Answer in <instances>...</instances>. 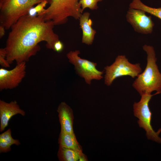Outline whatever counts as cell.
I'll list each match as a JSON object with an SVG mask.
<instances>
[{"instance_id": "obj_1", "label": "cell", "mask_w": 161, "mask_h": 161, "mask_svg": "<svg viewBox=\"0 0 161 161\" xmlns=\"http://www.w3.org/2000/svg\"><path fill=\"white\" fill-rule=\"evenodd\" d=\"M54 26L52 21H46L41 16L27 14L20 18L11 26L4 48L9 64L28 61L39 51V43L43 41L47 48L53 49L54 43L59 40L53 31Z\"/></svg>"}, {"instance_id": "obj_2", "label": "cell", "mask_w": 161, "mask_h": 161, "mask_svg": "<svg viewBox=\"0 0 161 161\" xmlns=\"http://www.w3.org/2000/svg\"><path fill=\"white\" fill-rule=\"evenodd\" d=\"M143 49L147 55V64L143 71L136 77L132 84L133 88L141 95L156 91L161 93V73L156 64L157 58L153 47L145 45Z\"/></svg>"}, {"instance_id": "obj_3", "label": "cell", "mask_w": 161, "mask_h": 161, "mask_svg": "<svg viewBox=\"0 0 161 161\" xmlns=\"http://www.w3.org/2000/svg\"><path fill=\"white\" fill-rule=\"evenodd\" d=\"M79 1L51 0L49 7L38 16H42L46 21H52L55 25L65 24L69 17L79 20L83 11Z\"/></svg>"}, {"instance_id": "obj_4", "label": "cell", "mask_w": 161, "mask_h": 161, "mask_svg": "<svg viewBox=\"0 0 161 161\" xmlns=\"http://www.w3.org/2000/svg\"><path fill=\"white\" fill-rule=\"evenodd\" d=\"M51 0H0V23L7 30L30 9L43 1Z\"/></svg>"}, {"instance_id": "obj_5", "label": "cell", "mask_w": 161, "mask_h": 161, "mask_svg": "<svg viewBox=\"0 0 161 161\" xmlns=\"http://www.w3.org/2000/svg\"><path fill=\"white\" fill-rule=\"evenodd\" d=\"M159 94L156 92L154 95L147 93L142 94L140 100L134 102L133 105V111L134 116L139 119L138 123L141 128L146 132V135L148 139L159 143H161V138L159 135L161 132V129L155 132L151 125V113L149 107V103L151 97Z\"/></svg>"}, {"instance_id": "obj_6", "label": "cell", "mask_w": 161, "mask_h": 161, "mask_svg": "<svg viewBox=\"0 0 161 161\" xmlns=\"http://www.w3.org/2000/svg\"><path fill=\"white\" fill-rule=\"evenodd\" d=\"M104 69V83L108 86L118 78L129 76L134 78L142 72L140 64L130 63L124 55L118 56L114 62L105 67Z\"/></svg>"}, {"instance_id": "obj_7", "label": "cell", "mask_w": 161, "mask_h": 161, "mask_svg": "<svg viewBox=\"0 0 161 161\" xmlns=\"http://www.w3.org/2000/svg\"><path fill=\"white\" fill-rule=\"evenodd\" d=\"M80 53L79 50H75L70 51L66 55L69 62L74 65L77 73L89 85L92 80L103 78V71L96 68L97 63L81 58L79 56Z\"/></svg>"}, {"instance_id": "obj_8", "label": "cell", "mask_w": 161, "mask_h": 161, "mask_svg": "<svg viewBox=\"0 0 161 161\" xmlns=\"http://www.w3.org/2000/svg\"><path fill=\"white\" fill-rule=\"evenodd\" d=\"M26 62L17 63L12 69H0V90L12 89L17 87L25 77Z\"/></svg>"}, {"instance_id": "obj_9", "label": "cell", "mask_w": 161, "mask_h": 161, "mask_svg": "<svg viewBox=\"0 0 161 161\" xmlns=\"http://www.w3.org/2000/svg\"><path fill=\"white\" fill-rule=\"evenodd\" d=\"M145 12L130 8L126 15L127 21L137 32L143 34L151 33L154 23L151 16H147Z\"/></svg>"}, {"instance_id": "obj_10", "label": "cell", "mask_w": 161, "mask_h": 161, "mask_svg": "<svg viewBox=\"0 0 161 161\" xmlns=\"http://www.w3.org/2000/svg\"><path fill=\"white\" fill-rule=\"evenodd\" d=\"M19 114L23 116L25 112L21 109L16 100L7 103L0 100V131L2 132L7 126L9 122L13 116Z\"/></svg>"}, {"instance_id": "obj_11", "label": "cell", "mask_w": 161, "mask_h": 161, "mask_svg": "<svg viewBox=\"0 0 161 161\" xmlns=\"http://www.w3.org/2000/svg\"><path fill=\"white\" fill-rule=\"evenodd\" d=\"M61 131L74 134L73 128V115L72 109L64 102L59 105L57 110Z\"/></svg>"}, {"instance_id": "obj_12", "label": "cell", "mask_w": 161, "mask_h": 161, "mask_svg": "<svg viewBox=\"0 0 161 161\" xmlns=\"http://www.w3.org/2000/svg\"><path fill=\"white\" fill-rule=\"evenodd\" d=\"M90 16L89 12H86L83 13L79 19V25L82 32V42L88 45L92 44L96 33L92 27L93 21Z\"/></svg>"}, {"instance_id": "obj_13", "label": "cell", "mask_w": 161, "mask_h": 161, "mask_svg": "<svg viewBox=\"0 0 161 161\" xmlns=\"http://www.w3.org/2000/svg\"><path fill=\"white\" fill-rule=\"evenodd\" d=\"M58 157L61 161H87L85 155L82 153L59 146Z\"/></svg>"}, {"instance_id": "obj_14", "label": "cell", "mask_w": 161, "mask_h": 161, "mask_svg": "<svg viewBox=\"0 0 161 161\" xmlns=\"http://www.w3.org/2000/svg\"><path fill=\"white\" fill-rule=\"evenodd\" d=\"M58 143L60 145L82 152L81 148L77 140L75 134L61 131Z\"/></svg>"}, {"instance_id": "obj_15", "label": "cell", "mask_w": 161, "mask_h": 161, "mask_svg": "<svg viewBox=\"0 0 161 161\" xmlns=\"http://www.w3.org/2000/svg\"><path fill=\"white\" fill-rule=\"evenodd\" d=\"M13 144L18 145L20 143L18 140L12 137L10 129L0 134V153H7L10 151L11 146Z\"/></svg>"}, {"instance_id": "obj_16", "label": "cell", "mask_w": 161, "mask_h": 161, "mask_svg": "<svg viewBox=\"0 0 161 161\" xmlns=\"http://www.w3.org/2000/svg\"><path fill=\"white\" fill-rule=\"evenodd\" d=\"M130 8L143 10L161 20V7L154 8L147 6L140 0H133L130 4Z\"/></svg>"}, {"instance_id": "obj_17", "label": "cell", "mask_w": 161, "mask_h": 161, "mask_svg": "<svg viewBox=\"0 0 161 161\" xmlns=\"http://www.w3.org/2000/svg\"><path fill=\"white\" fill-rule=\"evenodd\" d=\"M49 3L46 1L41 2L37 4L35 7H32L29 10L27 14L30 16H38L43 12L45 10L44 9L47 4Z\"/></svg>"}, {"instance_id": "obj_18", "label": "cell", "mask_w": 161, "mask_h": 161, "mask_svg": "<svg viewBox=\"0 0 161 161\" xmlns=\"http://www.w3.org/2000/svg\"><path fill=\"white\" fill-rule=\"evenodd\" d=\"M103 0H79L80 4L83 11L86 8L91 10H96L98 8L97 3Z\"/></svg>"}, {"instance_id": "obj_19", "label": "cell", "mask_w": 161, "mask_h": 161, "mask_svg": "<svg viewBox=\"0 0 161 161\" xmlns=\"http://www.w3.org/2000/svg\"><path fill=\"white\" fill-rule=\"evenodd\" d=\"M7 53L4 48L0 49V64L4 68L10 67V64L7 61L6 59Z\"/></svg>"}, {"instance_id": "obj_20", "label": "cell", "mask_w": 161, "mask_h": 161, "mask_svg": "<svg viewBox=\"0 0 161 161\" xmlns=\"http://www.w3.org/2000/svg\"><path fill=\"white\" fill-rule=\"evenodd\" d=\"M64 45L60 40L56 41L54 44L53 49L55 51L59 52L64 49Z\"/></svg>"}, {"instance_id": "obj_21", "label": "cell", "mask_w": 161, "mask_h": 161, "mask_svg": "<svg viewBox=\"0 0 161 161\" xmlns=\"http://www.w3.org/2000/svg\"><path fill=\"white\" fill-rule=\"evenodd\" d=\"M5 28L3 26L0 25V38H2L4 35L5 33Z\"/></svg>"}]
</instances>
